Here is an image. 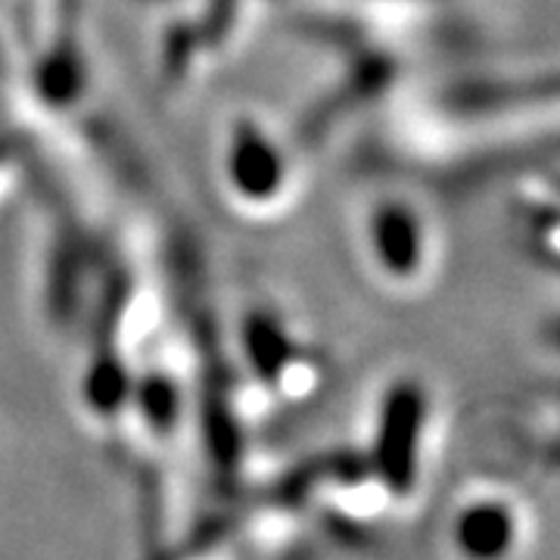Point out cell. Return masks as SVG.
I'll return each mask as SVG.
<instances>
[{
  "label": "cell",
  "mask_w": 560,
  "mask_h": 560,
  "mask_svg": "<svg viewBox=\"0 0 560 560\" xmlns=\"http://www.w3.org/2000/svg\"><path fill=\"white\" fill-rule=\"evenodd\" d=\"M452 541L467 558H504L517 541V514L508 501L492 495L467 501L452 521Z\"/></svg>",
  "instance_id": "cell-4"
},
{
  "label": "cell",
  "mask_w": 560,
  "mask_h": 560,
  "mask_svg": "<svg viewBox=\"0 0 560 560\" xmlns=\"http://www.w3.org/2000/svg\"><path fill=\"white\" fill-rule=\"evenodd\" d=\"M368 246L374 265L389 280H415L427 261V228L418 209L401 200H381L368 219Z\"/></svg>",
  "instance_id": "cell-3"
},
{
  "label": "cell",
  "mask_w": 560,
  "mask_h": 560,
  "mask_svg": "<svg viewBox=\"0 0 560 560\" xmlns=\"http://www.w3.org/2000/svg\"><path fill=\"white\" fill-rule=\"evenodd\" d=\"M243 352L265 386L290 393V374L302 364L296 342L275 315L256 312L243 320Z\"/></svg>",
  "instance_id": "cell-5"
},
{
  "label": "cell",
  "mask_w": 560,
  "mask_h": 560,
  "mask_svg": "<svg viewBox=\"0 0 560 560\" xmlns=\"http://www.w3.org/2000/svg\"><path fill=\"white\" fill-rule=\"evenodd\" d=\"M224 178L234 197L249 206L278 200L287 187V156L259 121L241 119L224 147Z\"/></svg>",
  "instance_id": "cell-2"
},
{
  "label": "cell",
  "mask_w": 560,
  "mask_h": 560,
  "mask_svg": "<svg viewBox=\"0 0 560 560\" xmlns=\"http://www.w3.org/2000/svg\"><path fill=\"white\" fill-rule=\"evenodd\" d=\"M430 401L418 381H396L383 393L368 464L386 495L408 499L418 486Z\"/></svg>",
  "instance_id": "cell-1"
}]
</instances>
